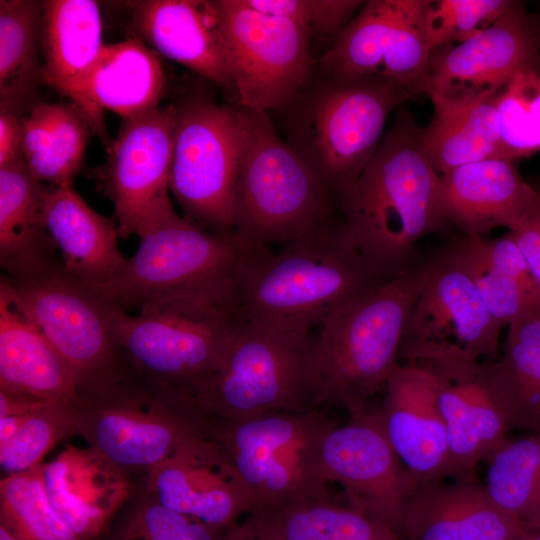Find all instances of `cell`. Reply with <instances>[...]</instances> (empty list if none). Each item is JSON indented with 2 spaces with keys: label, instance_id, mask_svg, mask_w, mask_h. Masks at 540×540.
Masks as SVG:
<instances>
[{
  "label": "cell",
  "instance_id": "cell-1",
  "mask_svg": "<svg viewBox=\"0 0 540 540\" xmlns=\"http://www.w3.org/2000/svg\"><path fill=\"white\" fill-rule=\"evenodd\" d=\"M399 108L375 155L336 204L347 235L378 284L411 269L421 259L418 242L446 228L441 175L423 150L422 127Z\"/></svg>",
  "mask_w": 540,
  "mask_h": 540
},
{
  "label": "cell",
  "instance_id": "cell-2",
  "mask_svg": "<svg viewBox=\"0 0 540 540\" xmlns=\"http://www.w3.org/2000/svg\"><path fill=\"white\" fill-rule=\"evenodd\" d=\"M412 96L402 85L372 76L339 79L321 69L278 116L283 139L320 181L335 206L378 150L386 122Z\"/></svg>",
  "mask_w": 540,
  "mask_h": 540
},
{
  "label": "cell",
  "instance_id": "cell-3",
  "mask_svg": "<svg viewBox=\"0 0 540 540\" xmlns=\"http://www.w3.org/2000/svg\"><path fill=\"white\" fill-rule=\"evenodd\" d=\"M312 326L241 323L216 370L181 404L204 422L323 405Z\"/></svg>",
  "mask_w": 540,
  "mask_h": 540
},
{
  "label": "cell",
  "instance_id": "cell-4",
  "mask_svg": "<svg viewBox=\"0 0 540 540\" xmlns=\"http://www.w3.org/2000/svg\"><path fill=\"white\" fill-rule=\"evenodd\" d=\"M285 245L278 252L246 251L233 297L242 320L313 327L340 305L380 285L343 222Z\"/></svg>",
  "mask_w": 540,
  "mask_h": 540
},
{
  "label": "cell",
  "instance_id": "cell-5",
  "mask_svg": "<svg viewBox=\"0 0 540 540\" xmlns=\"http://www.w3.org/2000/svg\"><path fill=\"white\" fill-rule=\"evenodd\" d=\"M241 132L233 234L247 250L288 244L342 223L320 181L266 111L236 107Z\"/></svg>",
  "mask_w": 540,
  "mask_h": 540
},
{
  "label": "cell",
  "instance_id": "cell-6",
  "mask_svg": "<svg viewBox=\"0 0 540 540\" xmlns=\"http://www.w3.org/2000/svg\"><path fill=\"white\" fill-rule=\"evenodd\" d=\"M240 323L233 304L204 298L119 311L113 338L122 377L182 402L219 366Z\"/></svg>",
  "mask_w": 540,
  "mask_h": 540
},
{
  "label": "cell",
  "instance_id": "cell-7",
  "mask_svg": "<svg viewBox=\"0 0 540 540\" xmlns=\"http://www.w3.org/2000/svg\"><path fill=\"white\" fill-rule=\"evenodd\" d=\"M426 274V258L407 272L340 305L320 323L315 363L323 405L350 416L367 409L399 363L404 328Z\"/></svg>",
  "mask_w": 540,
  "mask_h": 540
},
{
  "label": "cell",
  "instance_id": "cell-8",
  "mask_svg": "<svg viewBox=\"0 0 540 540\" xmlns=\"http://www.w3.org/2000/svg\"><path fill=\"white\" fill-rule=\"evenodd\" d=\"M246 251L233 234L208 229L175 213L141 239L136 253L114 277L94 287L122 312L177 298L233 304Z\"/></svg>",
  "mask_w": 540,
  "mask_h": 540
},
{
  "label": "cell",
  "instance_id": "cell-9",
  "mask_svg": "<svg viewBox=\"0 0 540 540\" xmlns=\"http://www.w3.org/2000/svg\"><path fill=\"white\" fill-rule=\"evenodd\" d=\"M335 425L319 410L274 411L236 421L204 422V429L227 452L259 511L333 500L322 444Z\"/></svg>",
  "mask_w": 540,
  "mask_h": 540
},
{
  "label": "cell",
  "instance_id": "cell-10",
  "mask_svg": "<svg viewBox=\"0 0 540 540\" xmlns=\"http://www.w3.org/2000/svg\"><path fill=\"white\" fill-rule=\"evenodd\" d=\"M5 277V276H4ZM15 300L76 374L82 395L121 378L113 327L119 310L62 264L10 280Z\"/></svg>",
  "mask_w": 540,
  "mask_h": 540
},
{
  "label": "cell",
  "instance_id": "cell-11",
  "mask_svg": "<svg viewBox=\"0 0 540 540\" xmlns=\"http://www.w3.org/2000/svg\"><path fill=\"white\" fill-rule=\"evenodd\" d=\"M174 109L170 191L184 217L208 229L233 234L241 152L236 108L193 97Z\"/></svg>",
  "mask_w": 540,
  "mask_h": 540
},
{
  "label": "cell",
  "instance_id": "cell-12",
  "mask_svg": "<svg viewBox=\"0 0 540 540\" xmlns=\"http://www.w3.org/2000/svg\"><path fill=\"white\" fill-rule=\"evenodd\" d=\"M78 433L122 469L149 471L188 439L206 433L176 400L129 379L82 395Z\"/></svg>",
  "mask_w": 540,
  "mask_h": 540
},
{
  "label": "cell",
  "instance_id": "cell-13",
  "mask_svg": "<svg viewBox=\"0 0 540 540\" xmlns=\"http://www.w3.org/2000/svg\"><path fill=\"white\" fill-rule=\"evenodd\" d=\"M481 300L448 242L426 258V274L409 313L399 351L405 363L442 355L474 361L500 357L503 329Z\"/></svg>",
  "mask_w": 540,
  "mask_h": 540
},
{
  "label": "cell",
  "instance_id": "cell-14",
  "mask_svg": "<svg viewBox=\"0 0 540 540\" xmlns=\"http://www.w3.org/2000/svg\"><path fill=\"white\" fill-rule=\"evenodd\" d=\"M228 46L237 106L272 112L307 83L312 37L302 26L259 13L241 0H214Z\"/></svg>",
  "mask_w": 540,
  "mask_h": 540
},
{
  "label": "cell",
  "instance_id": "cell-15",
  "mask_svg": "<svg viewBox=\"0 0 540 540\" xmlns=\"http://www.w3.org/2000/svg\"><path fill=\"white\" fill-rule=\"evenodd\" d=\"M174 139L173 106L123 119L97 173L121 237L142 239L176 213L169 197Z\"/></svg>",
  "mask_w": 540,
  "mask_h": 540
},
{
  "label": "cell",
  "instance_id": "cell-16",
  "mask_svg": "<svg viewBox=\"0 0 540 540\" xmlns=\"http://www.w3.org/2000/svg\"><path fill=\"white\" fill-rule=\"evenodd\" d=\"M429 0H369L332 41L318 68L339 79L378 76L423 93L431 50Z\"/></svg>",
  "mask_w": 540,
  "mask_h": 540
},
{
  "label": "cell",
  "instance_id": "cell-17",
  "mask_svg": "<svg viewBox=\"0 0 540 540\" xmlns=\"http://www.w3.org/2000/svg\"><path fill=\"white\" fill-rule=\"evenodd\" d=\"M540 62L536 17L518 4L488 28L431 52L423 93L432 104L463 102L502 89L521 68Z\"/></svg>",
  "mask_w": 540,
  "mask_h": 540
},
{
  "label": "cell",
  "instance_id": "cell-18",
  "mask_svg": "<svg viewBox=\"0 0 540 540\" xmlns=\"http://www.w3.org/2000/svg\"><path fill=\"white\" fill-rule=\"evenodd\" d=\"M322 463L328 482L342 486L347 505L399 536L406 505L418 484L388 442L374 410L365 409L328 431Z\"/></svg>",
  "mask_w": 540,
  "mask_h": 540
},
{
  "label": "cell",
  "instance_id": "cell-19",
  "mask_svg": "<svg viewBox=\"0 0 540 540\" xmlns=\"http://www.w3.org/2000/svg\"><path fill=\"white\" fill-rule=\"evenodd\" d=\"M146 497L222 531L256 510L231 458L207 433L188 439L147 471Z\"/></svg>",
  "mask_w": 540,
  "mask_h": 540
},
{
  "label": "cell",
  "instance_id": "cell-20",
  "mask_svg": "<svg viewBox=\"0 0 540 540\" xmlns=\"http://www.w3.org/2000/svg\"><path fill=\"white\" fill-rule=\"evenodd\" d=\"M435 383L454 480L476 479L486 460L510 431L494 398L484 361L443 355L412 362Z\"/></svg>",
  "mask_w": 540,
  "mask_h": 540
},
{
  "label": "cell",
  "instance_id": "cell-21",
  "mask_svg": "<svg viewBox=\"0 0 540 540\" xmlns=\"http://www.w3.org/2000/svg\"><path fill=\"white\" fill-rule=\"evenodd\" d=\"M383 391L375 416L417 484L452 478L446 427L432 376L415 364H399Z\"/></svg>",
  "mask_w": 540,
  "mask_h": 540
},
{
  "label": "cell",
  "instance_id": "cell-22",
  "mask_svg": "<svg viewBox=\"0 0 540 540\" xmlns=\"http://www.w3.org/2000/svg\"><path fill=\"white\" fill-rule=\"evenodd\" d=\"M166 77L160 55L138 37L104 45L90 67L65 96L82 112L92 133L107 150L109 138L104 110L132 118L158 107Z\"/></svg>",
  "mask_w": 540,
  "mask_h": 540
},
{
  "label": "cell",
  "instance_id": "cell-23",
  "mask_svg": "<svg viewBox=\"0 0 540 540\" xmlns=\"http://www.w3.org/2000/svg\"><path fill=\"white\" fill-rule=\"evenodd\" d=\"M131 27L159 55L235 96L230 54L215 1L132 2Z\"/></svg>",
  "mask_w": 540,
  "mask_h": 540
},
{
  "label": "cell",
  "instance_id": "cell-24",
  "mask_svg": "<svg viewBox=\"0 0 540 540\" xmlns=\"http://www.w3.org/2000/svg\"><path fill=\"white\" fill-rule=\"evenodd\" d=\"M526 526L477 479L418 484L399 532L407 540H518Z\"/></svg>",
  "mask_w": 540,
  "mask_h": 540
},
{
  "label": "cell",
  "instance_id": "cell-25",
  "mask_svg": "<svg viewBox=\"0 0 540 540\" xmlns=\"http://www.w3.org/2000/svg\"><path fill=\"white\" fill-rule=\"evenodd\" d=\"M538 190L513 162L487 159L458 166L441 175L440 209L446 227L463 236H486L517 226L535 204Z\"/></svg>",
  "mask_w": 540,
  "mask_h": 540
},
{
  "label": "cell",
  "instance_id": "cell-26",
  "mask_svg": "<svg viewBox=\"0 0 540 540\" xmlns=\"http://www.w3.org/2000/svg\"><path fill=\"white\" fill-rule=\"evenodd\" d=\"M0 389L46 403L78 406L79 380L39 327L0 281Z\"/></svg>",
  "mask_w": 540,
  "mask_h": 540
},
{
  "label": "cell",
  "instance_id": "cell-27",
  "mask_svg": "<svg viewBox=\"0 0 540 540\" xmlns=\"http://www.w3.org/2000/svg\"><path fill=\"white\" fill-rule=\"evenodd\" d=\"M124 471L92 447L70 444L43 463L52 506L82 540L97 538L129 496Z\"/></svg>",
  "mask_w": 540,
  "mask_h": 540
},
{
  "label": "cell",
  "instance_id": "cell-28",
  "mask_svg": "<svg viewBox=\"0 0 540 540\" xmlns=\"http://www.w3.org/2000/svg\"><path fill=\"white\" fill-rule=\"evenodd\" d=\"M43 216L62 266L74 278L100 286L126 263L118 244L116 220L92 209L73 184L49 187Z\"/></svg>",
  "mask_w": 540,
  "mask_h": 540
},
{
  "label": "cell",
  "instance_id": "cell-29",
  "mask_svg": "<svg viewBox=\"0 0 540 540\" xmlns=\"http://www.w3.org/2000/svg\"><path fill=\"white\" fill-rule=\"evenodd\" d=\"M49 187L32 175L22 156L0 167V264L10 280L62 264L44 223Z\"/></svg>",
  "mask_w": 540,
  "mask_h": 540
},
{
  "label": "cell",
  "instance_id": "cell-30",
  "mask_svg": "<svg viewBox=\"0 0 540 540\" xmlns=\"http://www.w3.org/2000/svg\"><path fill=\"white\" fill-rule=\"evenodd\" d=\"M449 243L501 325L540 315V283L509 231L495 238L456 234Z\"/></svg>",
  "mask_w": 540,
  "mask_h": 540
},
{
  "label": "cell",
  "instance_id": "cell-31",
  "mask_svg": "<svg viewBox=\"0 0 540 540\" xmlns=\"http://www.w3.org/2000/svg\"><path fill=\"white\" fill-rule=\"evenodd\" d=\"M496 93L458 103L433 104V116L421 129V143L440 175L468 163L507 160L501 141Z\"/></svg>",
  "mask_w": 540,
  "mask_h": 540
},
{
  "label": "cell",
  "instance_id": "cell-32",
  "mask_svg": "<svg viewBox=\"0 0 540 540\" xmlns=\"http://www.w3.org/2000/svg\"><path fill=\"white\" fill-rule=\"evenodd\" d=\"M40 37L43 82L64 95L105 45L98 3L93 0L43 1Z\"/></svg>",
  "mask_w": 540,
  "mask_h": 540
},
{
  "label": "cell",
  "instance_id": "cell-33",
  "mask_svg": "<svg viewBox=\"0 0 540 540\" xmlns=\"http://www.w3.org/2000/svg\"><path fill=\"white\" fill-rule=\"evenodd\" d=\"M23 125L22 157L32 175L50 186L73 184L92 132L82 112L72 102H37Z\"/></svg>",
  "mask_w": 540,
  "mask_h": 540
},
{
  "label": "cell",
  "instance_id": "cell-34",
  "mask_svg": "<svg viewBox=\"0 0 540 540\" xmlns=\"http://www.w3.org/2000/svg\"><path fill=\"white\" fill-rule=\"evenodd\" d=\"M484 362L509 430L540 433V315L508 325L500 357Z\"/></svg>",
  "mask_w": 540,
  "mask_h": 540
},
{
  "label": "cell",
  "instance_id": "cell-35",
  "mask_svg": "<svg viewBox=\"0 0 540 540\" xmlns=\"http://www.w3.org/2000/svg\"><path fill=\"white\" fill-rule=\"evenodd\" d=\"M43 1H0V105L31 107L42 78L38 58Z\"/></svg>",
  "mask_w": 540,
  "mask_h": 540
},
{
  "label": "cell",
  "instance_id": "cell-36",
  "mask_svg": "<svg viewBox=\"0 0 540 540\" xmlns=\"http://www.w3.org/2000/svg\"><path fill=\"white\" fill-rule=\"evenodd\" d=\"M252 514L285 540H399L383 522L334 500L305 501Z\"/></svg>",
  "mask_w": 540,
  "mask_h": 540
},
{
  "label": "cell",
  "instance_id": "cell-37",
  "mask_svg": "<svg viewBox=\"0 0 540 540\" xmlns=\"http://www.w3.org/2000/svg\"><path fill=\"white\" fill-rule=\"evenodd\" d=\"M485 461L493 501L526 527L540 524V433L508 437Z\"/></svg>",
  "mask_w": 540,
  "mask_h": 540
},
{
  "label": "cell",
  "instance_id": "cell-38",
  "mask_svg": "<svg viewBox=\"0 0 540 540\" xmlns=\"http://www.w3.org/2000/svg\"><path fill=\"white\" fill-rule=\"evenodd\" d=\"M0 518L17 540H82L52 506L43 464L1 480Z\"/></svg>",
  "mask_w": 540,
  "mask_h": 540
},
{
  "label": "cell",
  "instance_id": "cell-39",
  "mask_svg": "<svg viewBox=\"0 0 540 540\" xmlns=\"http://www.w3.org/2000/svg\"><path fill=\"white\" fill-rule=\"evenodd\" d=\"M495 104L506 159L514 163L540 152V62L518 70Z\"/></svg>",
  "mask_w": 540,
  "mask_h": 540
},
{
  "label": "cell",
  "instance_id": "cell-40",
  "mask_svg": "<svg viewBox=\"0 0 540 540\" xmlns=\"http://www.w3.org/2000/svg\"><path fill=\"white\" fill-rule=\"evenodd\" d=\"M78 432L76 405L45 403L30 412L15 436L0 446V463L8 474L31 470L57 443Z\"/></svg>",
  "mask_w": 540,
  "mask_h": 540
},
{
  "label": "cell",
  "instance_id": "cell-41",
  "mask_svg": "<svg viewBox=\"0 0 540 540\" xmlns=\"http://www.w3.org/2000/svg\"><path fill=\"white\" fill-rule=\"evenodd\" d=\"M515 0H429L426 35L431 52L463 42L512 10Z\"/></svg>",
  "mask_w": 540,
  "mask_h": 540
},
{
  "label": "cell",
  "instance_id": "cell-42",
  "mask_svg": "<svg viewBox=\"0 0 540 540\" xmlns=\"http://www.w3.org/2000/svg\"><path fill=\"white\" fill-rule=\"evenodd\" d=\"M225 532L146 497L127 514L112 540H221Z\"/></svg>",
  "mask_w": 540,
  "mask_h": 540
},
{
  "label": "cell",
  "instance_id": "cell-43",
  "mask_svg": "<svg viewBox=\"0 0 540 540\" xmlns=\"http://www.w3.org/2000/svg\"><path fill=\"white\" fill-rule=\"evenodd\" d=\"M364 2L361 0H307L305 27L312 39H327L332 43Z\"/></svg>",
  "mask_w": 540,
  "mask_h": 540
},
{
  "label": "cell",
  "instance_id": "cell-44",
  "mask_svg": "<svg viewBox=\"0 0 540 540\" xmlns=\"http://www.w3.org/2000/svg\"><path fill=\"white\" fill-rule=\"evenodd\" d=\"M509 233L540 283V190L531 210Z\"/></svg>",
  "mask_w": 540,
  "mask_h": 540
},
{
  "label": "cell",
  "instance_id": "cell-45",
  "mask_svg": "<svg viewBox=\"0 0 540 540\" xmlns=\"http://www.w3.org/2000/svg\"><path fill=\"white\" fill-rule=\"evenodd\" d=\"M23 110L0 105V167L22 156Z\"/></svg>",
  "mask_w": 540,
  "mask_h": 540
},
{
  "label": "cell",
  "instance_id": "cell-46",
  "mask_svg": "<svg viewBox=\"0 0 540 540\" xmlns=\"http://www.w3.org/2000/svg\"><path fill=\"white\" fill-rule=\"evenodd\" d=\"M45 403L29 396L0 389V417L24 415Z\"/></svg>",
  "mask_w": 540,
  "mask_h": 540
},
{
  "label": "cell",
  "instance_id": "cell-47",
  "mask_svg": "<svg viewBox=\"0 0 540 540\" xmlns=\"http://www.w3.org/2000/svg\"><path fill=\"white\" fill-rule=\"evenodd\" d=\"M241 523L249 540H285L252 513L247 515Z\"/></svg>",
  "mask_w": 540,
  "mask_h": 540
},
{
  "label": "cell",
  "instance_id": "cell-48",
  "mask_svg": "<svg viewBox=\"0 0 540 540\" xmlns=\"http://www.w3.org/2000/svg\"><path fill=\"white\" fill-rule=\"evenodd\" d=\"M28 414L0 417V446L5 445L15 436Z\"/></svg>",
  "mask_w": 540,
  "mask_h": 540
},
{
  "label": "cell",
  "instance_id": "cell-49",
  "mask_svg": "<svg viewBox=\"0 0 540 540\" xmlns=\"http://www.w3.org/2000/svg\"><path fill=\"white\" fill-rule=\"evenodd\" d=\"M221 540H249L246 530L242 523L235 525L234 527L227 530Z\"/></svg>",
  "mask_w": 540,
  "mask_h": 540
},
{
  "label": "cell",
  "instance_id": "cell-50",
  "mask_svg": "<svg viewBox=\"0 0 540 540\" xmlns=\"http://www.w3.org/2000/svg\"><path fill=\"white\" fill-rule=\"evenodd\" d=\"M518 540H540V524L526 527L525 533Z\"/></svg>",
  "mask_w": 540,
  "mask_h": 540
},
{
  "label": "cell",
  "instance_id": "cell-51",
  "mask_svg": "<svg viewBox=\"0 0 540 540\" xmlns=\"http://www.w3.org/2000/svg\"><path fill=\"white\" fill-rule=\"evenodd\" d=\"M0 540H17L14 535L0 523Z\"/></svg>",
  "mask_w": 540,
  "mask_h": 540
},
{
  "label": "cell",
  "instance_id": "cell-52",
  "mask_svg": "<svg viewBox=\"0 0 540 540\" xmlns=\"http://www.w3.org/2000/svg\"><path fill=\"white\" fill-rule=\"evenodd\" d=\"M535 17H536V22H537L538 29H539V32H540V13L535 15Z\"/></svg>",
  "mask_w": 540,
  "mask_h": 540
}]
</instances>
